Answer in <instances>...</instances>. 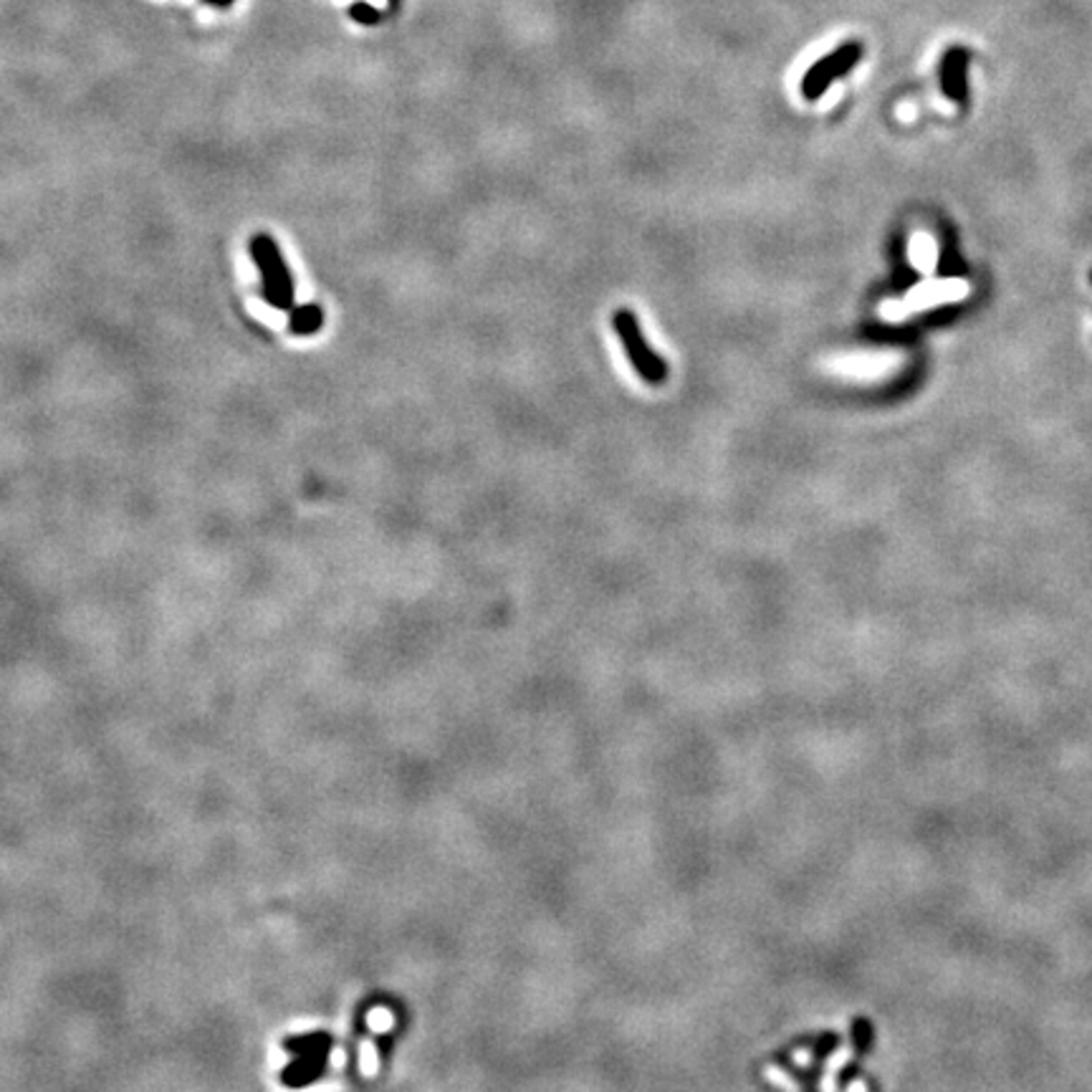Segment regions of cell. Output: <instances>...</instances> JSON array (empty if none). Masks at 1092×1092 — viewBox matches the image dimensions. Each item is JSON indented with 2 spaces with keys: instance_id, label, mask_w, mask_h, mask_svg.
<instances>
[{
  "instance_id": "cell-1",
  "label": "cell",
  "mask_w": 1092,
  "mask_h": 1092,
  "mask_svg": "<svg viewBox=\"0 0 1092 1092\" xmlns=\"http://www.w3.org/2000/svg\"><path fill=\"white\" fill-rule=\"evenodd\" d=\"M250 258L261 274V293H264L266 303H271L278 311H291L296 286H293V276L286 266V258L278 250L276 240L268 233H258L250 238Z\"/></svg>"
},
{
  "instance_id": "cell-2",
  "label": "cell",
  "mask_w": 1092,
  "mask_h": 1092,
  "mask_svg": "<svg viewBox=\"0 0 1092 1092\" xmlns=\"http://www.w3.org/2000/svg\"><path fill=\"white\" fill-rule=\"evenodd\" d=\"M284 1047L293 1054V1062L281 1072V1082L289 1087H303L321 1078L324 1067L329 1062L331 1037L324 1032H314L306 1037H286Z\"/></svg>"
},
{
  "instance_id": "cell-3",
  "label": "cell",
  "mask_w": 1092,
  "mask_h": 1092,
  "mask_svg": "<svg viewBox=\"0 0 1092 1092\" xmlns=\"http://www.w3.org/2000/svg\"><path fill=\"white\" fill-rule=\"evenodd\" d=\"M615 329H618L619 339L625 344V352L630 355L635 369H637L647 382H653V384L665 380V365H663V359L647 347L643 334H640V327H637V319H635L630 311H618V314H615Z\"/></svg>"
},
{
  "instance_id": "cell-4",
  "label": "cell",
  "mask_w": 1092,
  "mask_h": 1092,
  "mask_svg": "<svg viewBox=\"0 0 1092 1092\" xmlns=\"http://www.w3.org/2000/svg\"><path fill=\"white\" fill-rule=\"evenodd\" d=\"M857 59H860V46H857V43H844V46H840L835 53H829L822 61H817L815 67L804 74V96H807V99L822 96V92L827 89L832 81L837 79V77H843V74H847L850 68L855 67Z\"/></svg>"
},
{
  "instance_id": "cell-5",
  "label": "cell",
  "mask_w": 1092,
  "mask_h": 1092,
  "mask_svg": "<svg viewBox=\"0 0 1092 1092\" xmlns=\"http://www.w3.org/2000/svg\"><path fill=\"white\" fill-rule=\"evenodd\" d=\"M966 293V284L963 281H935V284H923L918 289L908 293V299L903 302V306H888L885 314L888 316H903L916 309H925V306H935L941 302H953L961 299Z\"/></svg>"
},
{
  "instance_id": "cell-6",
  "label": "cell",
  "mask_w": 1092,
  "mask_h": 1092,
  "mask_svg": "<svg viewBox=\"0 0 1092 1092\" xmlns=\"http://www.w3.org/2000/svg\"><path fill=\"white\" fill-rule=\"evenodd\" d=\"M324 327V309L319 303H302L291 309L289 329L296 337H311Z\"/></svg>"
},
{
  "instance_id": "cell-7",
  "label": "cell",
  "mask_w": 1092,
  "mask_h": 1092,
  "mask_svg": "<svg viewBox=\"0 0 1092 1092\" xmlns=\"http://www.w3.org/2000/svg\"><path fill=\"white\" fill-rule=\"evenodd\" d=\"M913 258H916V264H918V268H931L935 261V250H934V240H928L925 236H918L916 238V243H913Z\"/></svg>"
},
{
  "instance_id": "cell-8",
  "label": "cell",
  "mask_w": 1092,
  "mask_h": 1092,
  "mask_svg": "<svg viewBox=\"0 0 1092 1092\" xmlns=\"http://www.w3.org/2000/svg\"><path fill=\"white\" fill-rule=\"evenodd\" d=\"M961 59L959 53H953V56H948V64H946V74H943V86H946V94L948 96H956L959 99L961 96Z\"/></svg>"
},
{
  "instance_id": "cell-9",
  "label": "cell",
  "mask_w": 1092,
  "mask_h": 1092,
  "mask_svg": "<svg viewBox=\"0 0 1092 1092\" xmlns=\"http://www.w3.org/2000/svg\"><path fill=\"white\" fill-rule=\"evenodd\" d=\"M349 15L355 18L356 23H362V26H375V23H380V11H377V8H372V5L365 3V0H359V3H355V5H349Z\"/></svg>"
},
{
  "instance_id": "cell-10",
  "label": "cell",
  "mask_w": 1092,
  "mask_h": 1092,
  "mask_svg": "<svg viewBox=\"0 0 1092 1092\" xmlns=\"http://www.w3.org/2000/svg\"><path fill=\"white\" fill-rule=\"evenodd\" d=\"M763 1078L772 1079V1082H777L779 1087H791V1090L797 1087V1082H794V1079H791L790 1075H784V1072H781L779 1067H766V1069H763Z\"/></svg>"
},
{
  "instance_id": "cell-11",
  "label": "cell",
  "mask_w": 1092,
  "mask_h": 1092,
  "mask_svg": "<svg viewBox=\"0 0 1092 1092\" xmlns=\"http://www.w3.org/2000/svg\"><path fill=\"white\" fill-rule=\"evenodd\" d=\"M850 1057H853V1052H850L847 1047H840L837 1052L832 1054V1060H827V1075L829 1072L837 1075V1069H843V1067L850 1062Z\"/></svg>"
},
{
  "instance_id": "cell-12",
  "label": "cell",
  "mask_w": 1092,
  "mask_h": 1092,
  "mask_svg": "<svg viewBox=\"0 0 1092 1092\" xmlns=\"http://www.w3.org/2000/svg\"><path fill=\"white\" fill-rule=\"evenodd\" d=\"M791 1060H794L797 1065H809V1062H812V1052H809V1050H797V1052L791 1054Z\"/></svg>"
},
{
  "instance_id": "cell-13",
  "label": "cell",
  "mask_w": 1092,
  "mask_h": 1092,
  "mask_svg": "<svg viewBox=\"0 0 1092 1092\" xmlns=\"http://www.w3.org/2000/svg\"><path fill=\"white\" fill-rule=\"evenodd\" d=\"M205 3H211V5H215V8H228L233 0H205Z\"/></svg>"
},
{
  "instance_id": "cell-14",
  "label": "cell",
  "mask_w": 1092,
  "mask_h": 1092,
  "mask_svg": "<svg viewBox=\"0 0 1092 1092\" xmlns=\"http://www.w3.org/2000/svg\"><path fill=\"white\" fill-rule=\"evenodd\" d=\"M847 1087H850V1090H862V1087H868V1085H865V1082H853V1085H847Z\"/></svg>"
},
{
  "instance_id": "cell-15",
  "label": "cell",
  "mask_w": 1092,
  "mask_h": 1092,
  "mask_svg": "<svg viewBox=\"0 0 1092 1092\" xmlns=\"http://www.w3.org/2000/svg\"><path fill=\"white\" fill-rule=\"evenodd\" d=\"M390 3H393V5H395V3H397V0H390Z\"/></svg>"
}]
</instances>
